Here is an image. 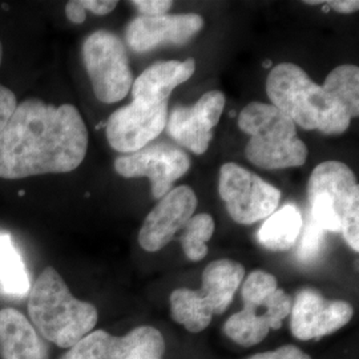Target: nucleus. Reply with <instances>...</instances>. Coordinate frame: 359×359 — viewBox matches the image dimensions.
Instances as JSON below:
<instances>
[{
  "label": "nucleus",
  "instance_id": "10",
  "mask_svg": "<svg viewBox=\"0 0 359 359\" xmlns=\"http://www.w3.org/2000/svg\"><path fill=\"white\" fill-rule=\"evenodd\" d=\"M165 341L152 326H139L123 337L104 330L86 335L62 359H163Z\"/></svg>",
  "mask_w": 359,
  "mask_h": 359
},
{
  "label": "nucleus",
  "instance_id": "22",
  "mask_svg": "<svg viewBox=\"0 0 359 359\" xmlns=\"http://www.w3.org/2000/svg\"><path fill=\"white\" fill-rule=\"evenodd\" d=\"M215 233V221L210 215L200 213L193 216L184 226L180 238L185 256L191 261H201L208 255L206 243Z\"/></svg>",
  "mask_w": 359,
  "mask_h": 359
},
{
  "label": "nucleus",
  "instance_id": "1",
  "mask_svg": "<svg viewBox=\"0 0 359 359\" xmlns=\"http://www.w3.org/2000/svg\"><path fill=\"white\" fill-rule=\"evenodd\" d=\"M87 149L88 130L75 105L27 99L0 132V179L72 172Z\"/></svg>",
  "mask_w": 359,
  "mask_h": 359
},
{
  "label": "nucleus",
  "instance_id": "15",
  "mask_svg": "<svg viewBox=\"0 0 359 359\" xmlns=\"http://www.w3.org/2000/svg\"><path fill=\"white\" fill-rule=\"evenodd\" d=\"M196 208L197 197L189 187L170 189L145 218L139 231L140 246L147 252H157L167 246L193 217Z\"/></svg>",
  "mask_w": 359,
  "mask_h": 359
},
{
  "label": "nucleus",
  "instance_id": "4",
  "mask_svg": "<svg viewBox=\"0 0 359 359\" xmlns=\"http://www.w3.org/2000/svg\"><path fill=\"white\" fill-rule=\"evenodd\" d=\"M313 221L323 231L342 233L348 246L359 250V187L354 172L339 161L314 168L308 184Z\"/></svg>",
  "mask_w": 359,
  "mask_h": 359
},
{
  "label": "nucleus",
  "instance_id": "20",
  "mask_svg": "<svg viewBox=\"0 0 359 359\" xmlns=\"http://www.w3.org/2000/svg\"><path fill=\"white\" fill-rule=\"evenodd\" d=\"M0 287L6 294L18 298L26 297L31 290L26 264L6 231H0Z\"/></svg>",
  "mask_w": 359,
  "mask_h": 359
},
{
  "label": "nucleus",
  "instance_id": "11",
  "mask_svg": "<svg viewBox=\"0 0 359 359\" xmlns=\"http://www.w3.org/2000/svg\"><path fill=\"white\" fill-rule=\"evenodd\" d=\"M189 168L188 154L167 142L147 145L135 154L117 157L115 161L116 172L121 177L149 179L156 198H163L173 182L182 177Z\"/></svg>",
  "mask_w": 359,
  "mask_h": 359
},
{
  "label": "nucleus",
  "instance_id": "26",
  "mask_svg": "<svg viewBox=\"0 0 359 359\" xmlns=\"http://www.w3.org/2000/svg\"><path fill=\"white\" fill-rule=\"evenodd\" d=\"M248 359H311L310 355L304 353L301 348H298L293 345H286V346L278 347L274 351H266V353H259L256 355H252Z\"/></svg>",
  "mask_w": 359,
  "mask_h": 359
},
{
  "label": "nucleus",
  "instance_id": "27",
  "mask_svg": "<svg viewBox=\"0 0 359 359\" xmlns=\"http://www.w3.org/2000/svg\"><path fill=\"white\" fill-rule=\"evenodd\" d=\"M79 4L86 13L90 11L100 16L112 13L117 7L116 0H79Z\"/></svg>",
  "mask_w": 359,
  "mask_h": 359
},
{
  "label": "nucleus",
  "instance_id": "13",
  "mask_svg": "<svg viewBox=\"0 0 359 359\" xmlns=\"http://www.w3.org/2000/svg\"><path fill=\"white\" fill-rule=\"evenodd\" d=\"M225 103L226 99L222 92L209 90L192 107H175L168 114L165 127L169 136L193 154H205Z\"/></svg>",
  "mask_w": 359,
  "mask_h": 359
},
{
  "label": "nucleus",
  "instance_id": "25",
  "mask_svg": "<svg viewBox=\"0 0 359 359\" xmlns=\"http://www.w3.org/2000/svg\"><path fill=\"white\" fill-rule=\"evenodd\" d=\"M142 16H161L172 7L170 0H133L130 1Z\"/></svg>",
  "mask_w": 359,
  "mask_h": 359
},
{
  "label": "nucleus",
  "instance_id": "21",
  "mask_svg": "<svg viewBox=\"0 0 359 359\" xmlns=\"http://www.w3.org/2000/svg\"><path fill=\"white\" fill-rule=\"evenodd\" d=\"M322 88L339 104L351 118L359 115V68L345 65L334 68Z\"/></svg>",
  "mask_w": 359,
  "mask_h": 359
},
{
  "label": "nucleus",
  "instance_id": "12",
  "mask_svg": "<svg viewBox=\"0 0 359 359\" xmlns=\"http://www.w3.org/2000/svg\"><path fill=\"white\" fill-rule=\"evenodd\" d=\"M167 120L168 102L133 100L109 116L107 140L120 154H135L154 142L165 128Z\"/></svg>",
  "mask_w": 359,
  "mask_h": 359
},
{
  "label": "nucleus",
  "instance_id": "6",
  "mask_svg": "<svg viewBox=\"0 0 359 359\" xmlns=\"http://www.w3.org/2000/svg\"><path fill=\"white\" fill-rule=\"evenodd\" d=\"M244 309L233 314L224 332L233 342L252 347L262 342L270 330H278L290 314L292 297L278 287L277 278L264 270H253L243 286Z\"/></svg>",
  "mask_w": 359,
  "mask_h": 359
},
{
  "label": "nucleus",
  "instance_id": "14",
  "mask_svg": "<svg viewBox=\"0 0 359 359\" xmlns=\"http://www.w3.org/2000/svg\"><path fill=\"white\" fill-rule=\"evenodd\" d=\"M292 333L297 339H320L351 321L353 306L346 301H330L314 289H302L292 304Z\"/></svg>",
  "mask_w": 359,
  "mask_h": 359
},
{
  "label": "nucleus",
  "instance_id": "23",
  "mask_svg": "<svg viewBox=\"0 0 359 359\" xmlns=\"http://www.w3.org/2000/svg\"><path fill=\"white\" fill-rule=\"evenodd\" d=\"M325 231L317 226L313 221H309L306 229L304 231L301 243L298 245L297 256L304 264H309L320 256L323 244Z\"/></svg>",
  "mask_w": 359,
  "mask_h": 359
},
{
  "label": "nucleus",
  "instance_id": "8",
  "mask_svg": "<svg viewBox=\"0 0 359 359\" xmlns=\"http://www.w3.org/2000/svg\"><path fill=\"white\" fill-rule=\"evenodd\" d=\"M83 62L99 102L114 104L123 100L133 84L127 50L115 34L100 29L83 43Z\"/></svg>",
  "mask_w": 359,
  "mask_h": 359
},
{
  "label": "nucleus",
  "instance_id": "5",
  "mask_svg": "<svg viewBox=\"0 0 359 359\" xmlns=\"http://www.w3.org/2000/svg\"><path fill=\"white\" fill-rule=\"evenodd\" d=\"M238 127L250 136L245 154L262 169L301 167L308 158V147L297 137L295 124L271 104H248L238 115Z\"/></svg>",
  "mask_w": 359,
  "mask_h": 359
},
{
  "label": "nucleus",
  "instance_id": "18",
  "mask_svg": "<svg viewBox=\"0 0 359 359\" xmlns=\"http://www.w3.org/2000/svg\"><path fill=\"white\" fill-rule=\"evenodd\" d=\"M196 71V62L192 57L185 62L169 60L151 65L140 76L133 80L132 97L149 103L168 102L170 93L180 84L188 81Z\"/></svg>",
  "mask_w": 359,
  "mask_h": 359
},
{
  "label": "nucleus",
  "instance_id": "28",
  "mask_svg": "<svg viewBox=\"0 0 359 359\" xmlns=\"http://www.w3.org/2000/svg\"><path fill=\"white\" fill-rule=\"evenodd\" d=\"M65 15L68 18L69 22L75 23V25H81L86 22V11L81 8V6L79 4V0H71L65 4Z\"/></svg>",
  "mask_w": 359,
  "mask_h": 359
},
{
  "label": "nucleus",
  "instance_id": "16",
  "mask_svg": "<svg viewBox=\"0 0 359 359\" xmlns=\"http://www.w3.org/2000/svg\"><path fill=\"white\" fill-rule=\"evenodd\" d=\"M204 27L197 13H177L161 16H137L126 31L130 50L148 52L160 44H187Z\"/></svg>",
  "mask_w": 359,
  "mask_h": 359
},
{
  "label": "nucleus",
  "instance_id": "24",
  "mask_svg": "<svg viewBox=\"0 0 359 359\" xmlns=\"http://www.w3.org/2000/svg\"><path fill=\"white\" fill-rule=\"evenodd\" d=\"M3 57V46L0 41V65ZM18 107V100L13 90L0 84V132L6 127Z\"/></svg>",
  "mask_w": 359,
  "mask_h": 359
},
{
  "label": "nucleus",
  "instance_id": "7",
  "mask_svg": "<svg viewBox=\"0 0 359 359\" xmlns=\"http://www.w3.org/2000/svg\"><path fill=\"white\" fill-rule=\"evenodd\" d=\"M244 277V266L236 261L210 262L203 273L198 290L182 287L170 294L172 318L191 333L205 330L215 316L228 310Z\"/></svg>",
  "mask_w": 359,
  "mask_h": 359
},
{
  "label": "nucleus",
  "instance_id": "17",
  "mask_svg": "<svg viewBox=\"0 0 359 359\" xmlns=\"http://www.w3.org/2000/svg\"><path fill=\"white\" fill-rule=\"evenodd\" d=\"M0 358L48 359V346L19 310H0Z\"/></svg>",
  "mask_w": 359,
  "mask_h": 359
},
{
  "label": "nucleus",
  "instance_id": "29",
  "mask_svg": "<svg viewBox=\"0 0 359 359\" xmlns=\"http://www.w3.org/2000/svg\"><path fill=\"white\" fill-rule=\"evenodd\" d=\"M326 4L339 13H353L359 10V1L357 0H332L326 1Z\"/></svg>",
  "mask_w": 359,
  "mask_h": 359
},
{
  "label": "nucleus",
  "instance_id": "30",
  "mask_svg": "<svg viewBox=\"0 0 359 359\" xmlns=\"http://www.w3.org/2000/svg\"><path fill=\"white\" fill-rule=\"evenodd\" d=\"M264 65H265V67H270V65H271V62H265Z\"/></svg>",
  "mask_w": 359,
  "mask_h": 359
},
{
  "label": "nucleus",
  "instance_id": "9",
  "mask_svg": "<svg viewBox=\"0 0 359 359\" xmlns=\"http://www.w3.org/2000/svg\"><path fill=\"white\" fill-rule=\"evenodd\" d=\"M218 193L231 217L243 225L269 217L281 200L280 189L234 163L219 169Z\"/></svg>",
  "mask_w": 359,
  "mask_h": 359
},
{
  "label": "nucleus",
  "instance_id": "3",
  "mask_svg": "<svg viewBox=\"0 0 359 359\" xmlns=\"http://www.w3.org/2000/svg\"><path fill=\"white\" fill-rule=\"evenodd\" d=\"M266 93L271 105L301 128L339 135L346 132L353 120L321 86L293 63H281L270 71Z\"/></svg>",
  "mask_w": 359,
  "mask_h": 359
},
{
  "label": "nucleus",
  "instance_id": "19",
  "mask_svg": "<svg viewBox=\"0 0 359 359\" xmlns=\"http://www.w3.org/2000/svg\"><path fill=\"white\" fill-rule=\"evenodd\" d=\"M302 228V216L297 206L286 204L266 218L258 231V241L274 252H285L294 246Z\"/></svg>",
  "mask_w": 359,
  "mask_h": 359
},
{
  "label": "nucleus",
  "instance_id": "2",
  "mask_svg": "<svg viewBox=\"0 0 359 359\" xmlns=\"http://www.w3.org/2000/svg\"><path fill=\"white\" fill-rule=\"evenodd\" d=\"M28 314L36 332L56 346L71 348L92 333L99 313L75 298L57 270L47 266L29 290Z\"/></svg>",
  "mask_w": 359,
  "mask_h": 359
}]
</instances>
